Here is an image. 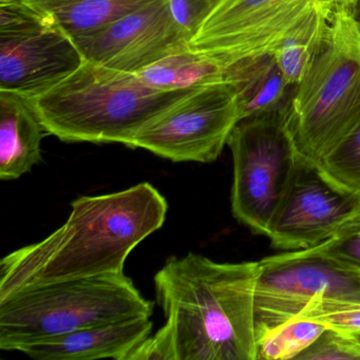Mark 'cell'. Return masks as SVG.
Segmentation results:
<instances>
[{"label": "cell", "instance_id": "5bb4252c", "mask_svg": "<svg viewBox=\"0 0 360 360\" xmlns=\"http://www.w3.org/2000/svg\"><path fill=\"white\" fill-rule=\"evenodd\" d=\"M43 125L29 101L0 90V179H20L41 163Z\"/></svg>", "mask_w": 360, "mask_h": 360}, {"label": "cell", "instance_id": "3957f363", "mask_svg": "<svg viewBox=\"0 0 360 360\" xmlns=\"http://www.w3.org/2000/svg\"><path fill=\"white\" fill-rule=\"evenodd\" d=\"M193 90L158 91L134 73L85 60L64 81L27 100L45 131L63 142L128 147L143 126Z\"/></svg>", "mask_w": 360, "mask_h": 360}, {"label": "cell", "instance_id": "5b68a950", "mask_svg": "<svg viewBox=\"0 0 360 360\" xmlns=\"http://www.w3.org/2000/svg\"><path fill=\"white\" fill-rule=\"evenodd\" d=\"M153 314V303L124 273L47 284L0 301V349L18 352L41 339Z\"/></svg>", "mask_w": 360, "mask_h": 360}, {"label": "cell", "instance_id": "d6986e66", "mask_svg": "<svg viewBox=\"0 0 360 360\" xmlns=\"http://www.w3.org/2000/svg\"><path fill=\"white\" fill-rule=\"evenodd\" d=\"M326 328L309 320H290L261 337L258 341L259 359H296Z\"/></svg>", "mask_w": 360, "mask_h": 360}, {"label": "cell", "instance_id": "8992f818", "mask_svg": "<svg viewBox=\"0 0 360 360\" xmlns=\"http://www.w3.org/2000/svg\"><path fill=\"white\" fill-rule=\"evenodd\" d=\"M286 111L242 120L227 142L233 161L231 212L257 235L266 236L298 157Z\"/></svg>", "mask_w": 360, "mask_h": 360}, {"label": "cell", "instance_id": "277c9868", "mask_svg": "<svg viewBox=\"0 0 360 360\" xmlns=\"http://www.w3.org/2000/svg\"><path fill=\"white\" fill-rule=\"evenodd\" d=\"M285 124L297 153L324 159L360 127V13L337 8L322 45L295 87Z\"/></svg>", "mask_w": 360, "mask_h": 360}, {"label": "cell", "instance_id": "30bf717a", "mask_svg": "<svg viewBox=\"0 0 360 360\" xmlns=\"http://www.w3.org/2000/svg\"><path fill=\"white\" fill-rule=\"evenodd\" d=\"M259 262L255 294L257 341L294 319L319 298L360 300V273L307 250H288Z\"/></svg>", "mask_w": 360, "mask_h": 360}, {"label": "cell", "instance_id": "7c38bea8", "mask_svg": "<svg viewBox=\"0 0 360 360\" xmlns=\"http://www.w3.org/2000/svg\"><path fill=\"white\" fill-rule=\"evenodd\" d=\"M73 41L87 62L134 75L191 47V37L172 18L167 0H155L105 28Z\"/></svg>", "mask_w": 360, "mask_h": 360}, {"label": "cell", "instance_id": "9c48e42d", "mask_svg": "<svg viewBox=\"0 0 360 360\" xmlns=\"http://www.w3.org/2000/svg\"><path fill=\"white\" fill-rule=\"evenodd\" d=\"M322 0H218L191 37V48L226 70L273 56Z\"/></svg>", "mask_w": 360, "mask_h": 360}, {"label": "cell", "instance_id": "83f0119b", "mask_svg": "<svg viewBox=\"0 0 360 360\" xmlns=\"http://www.w3.org/2000/svg\"><path fill=\"white\" fill-rule=\"evenodd\" d=\"M1 1H8V0H0V3H1Z\"/></svg>", "mask_w": 360, "mask_h": 360}, {"label": "cell", "instance_id": "484cf974", "mask_svg": "<svg viewBox=\"0 0 360 360\" xmlns=\"http://www.w3.org/2000/svg\"><path fill=\"white\" fill-rule=\"evenodd\" d=\"M193 1H195V7H197L198 12H199L202 24V22L205 20L206 16L216 5L218 0H193Z\"/></svg>", "mask_w": 360, "mask_h": 360}, {"label": "cell", "instance_id": "ac0fdd59", "mask_svg": "<svg viewBox=\"0 0 360 360\" xmlns=\"http://www.w3.org/2000/svg\"><path fill=\"white\" fill-rule=\"evenodd\" d=\"M333 10L321 1L273 54L288 85L296 87L304 77L322 45Z\"/></svg>", "mask_w": 360, "mask_h": 360}, {"label": "cell", "instance_id": "44dd1931", "mask_svg": "<svg viewBox=\"0 0 360 360\" xmlns=\"http://www.w3.org/2000/svg\"><path fill=\"white\" fill-rule=\"evenodd\" d=\"M318 164L328 178L360 197V127Z\"/></svg>", "mask_w": 360, "mask_h": 360}, {"label": "cell", "instance_id": "52a82bcc", "mask_svg": "<svg viewBox=\"0 0 360 360\" xmlns=\"http://www.w3.org/2000/svg\"><path fill=\"white\" fill-rule=\"evenodd\" d=\"M241 121L237 94L224 79L197 88L151 119L129 148H142L174 163H212Z\"/></svg>", "mask_w": 360, "mask_h": 360}, {"label": "cell", "instance_id": "6da1fadb", "mask_svg": "<svg viewBox=\"0 0 360 360\" xmlns=\"http://www.w3.org/2000/svg\"><path fill=\"white\" fill-rule=\"evenodd\" d=\"M258 273L259 262L170 257L153 279L165 323L126 360H258Z\"/></svg>", "mask_w": 360, "mask_h": 360}, {"label": "cell", "instance_id": "7a4b0ae2", "mask_svg": "<svg viewBox=\"0 0 360 360\" xmlns=\"http://www.w3.org/2000/svg\"><path fill=\"white\" fill-rule=\"evenodd\" d=\"M167 200L148 182L84 195L47 238L0 261V301L58 282L124 273L132 250L163 226Z\"/></svg>", "mask_w": 360, "mask_h": 360}, {"label": "cell", "instance_id": "d4e9b609", "mask_svg": "<svg viewBox=\"0 0 360 360\" xmlns=\"http://www.w3.org/2000/svg\"><path fill=\"white\" fill-rule=\"evenodd\" d=\"M326 5L330 6L333 9L343 8V9L355 10L358 11L360 7V0H322Z\"/></svg>", "mask_w": 360, "mask_h": 360}, {"label": "cell", "instance_id": "ffe728a7", "mask_svg": "<svg viewBox=\"0 0 360 360\" xmlns=\"http://www.w3.org/2000/svg\"><path fill=\"white\" fill-rule=\"evenodd\" d=\"M292 320H309L326 328L353 334L360 333V300L315 299Z\"/></svg>", "mask_w": 360, "mask_h": 360}, {"label": "cell", "instance_id": "2e32d148", "mask_svg": "<svg viewBox=\"0 0 360 360\" xmlns=\"http://www.w3.org/2000/svg\"><path fill=\"white\" fill-rule=\"evenodd\" d=\"M69 37L91 34L155 0H24Z\"/></svg>", "mask_w": 360, "mask_h": 360}, {"label": "cell", "instance_id": "e0dca14e", "mask_svg": "<svg viewBox=\"0 0 360 360\" xmlns=\"http://www.w3.org/2000/svg\"><path fill=\"white\" fill-rule=\"evenodd\" d=\"M136 75L158 91H180L224 81L225 69L210 56L189 47L153 63Z\"/></svg>", "mask_w": 360, "mask_h": 360}, {"label": "cell", "instance_id": "7402d4cb", "mask_svg": "<svg viewBox=\"0 0 360 360\" xmlns=\"http://www.w3.org/2000/svg\"><path fill=\"white\" fill-rule=\"evenodd\" d=\"M309 250L345 269L360 273V212L332 237Z\"/></svg>", "mask_w": 360, "mask_h": 360}, {"label": "cell", "instance_id": "4316f807", "mask_svg": "<svg viewBox=\"0 0 360 360\" xmlns=\"http://www.w3.org/2000/svg\"><path fill=\"white\" fill-rule=\"evenodd\" d=\"M351 335L354 337V339H355V340L357 341V342L360 345V333H353V334Z\"/></svg>", "mask_w": 360, "mask_h": 360}, {"label": "cell", "instance_id": "9a60e30c", "mask_svg": "<svg viewBox=\"0 0 360 360\" xmlns=\"http://www.w3.org/2000/svg\"><path fill=\"white\" fill-rule=\"evenodd\" d=\"M242 120L286 111L295 87L288 85L273 56L237 63L225 70Z\"/></svg>", "mask_w": 360, "mask_h": 360}, {"label": "cell", "instance_id": "4fadbf2b", "mask_svg": "<svg viewBox=\"0 0 360 360\" xmlns=\"http://www.w3.org/2000/svg\"><path fill=\"white\" fill-rule=\"evenodd\" d=\"M150 317H136L41 339L18 352L35 360H126L153 332Z\"/></svg>", "mask_w": 360, "mask_h": 360}, {"label": "cell", "instance_id": "8fae6325", "mask_svg": "<svg viewBox=\"0 0 360 360\" xmlns=\"http://www.w3.org/2000/svg\"><path fill=\"white\" fill-rule=\"evenodd\" d=\"M360 212V197L328 178L317 162L299 155L269 223L271 246L299 250L319 245Z\"/></svg>", "mask_w": 360, "mask_h": 360}, {"label": "cell", "instance_id": "cb8c5ba5", "mask_svg": "<svg viewBox=\"0 0 360 360\" xmlns=\"http://www.w3.org/2000/svg\"><path fill=\"white\" fill-rule=\"evenodd\" d=\"M168 7L176 24L191 37L195 34L201 18L193 0H167Z\"/></svg>", "mask_w": 360, "mask_h": 360}, {"label": "cell", "instance_id": "603a6c76", "mask_svg": "<svg viewBox=\"0 0 360 360\" xmlns=\"http://www.w3.org/2000/svg\"><path fill=\"white\" fill-rule=\"evenodd\" d=\"M296 359L360 360V345L351 334L326 328Z\"/></svg>", "mask_w": 360, "mask_h": 360}, {"label": "cell", "instance_id": "ba28073f", "mask_svg": "<svg viewBox=\"0 0 360 360\" xmlns=\"http://www.w3.org/2000/svg\"><path fill=\"white\" fill-rule=\"evenodd\" d=\"M84 62L72 37L24 0L0 3V90L35 98Z\"/></svg>", "mask_w": 360, "mask_h": 360}]
</instances>
